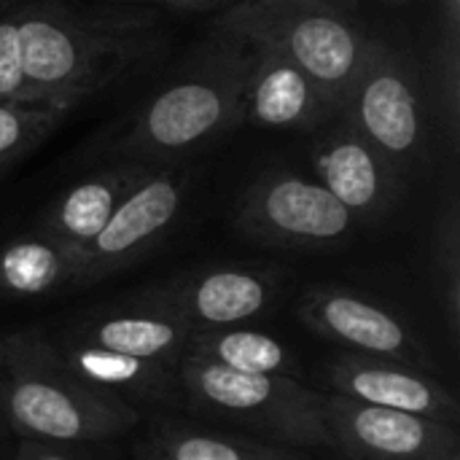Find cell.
<instances>
[{"label": "cell", "instance_id": "6da1fadb", "mask_svg": "<svg viewBox=\"0 0 460 460\" xmlns=\"http://www.w3.org/2000/svg\"><path fill=\"white\" fill-rule=\"evenodd\" d=\"M35 105L70 108L129 67L146 43L148 16H100L40 0L16 16Z\"/></svg>", "mask_w": 460, "mask_h": 460}, {"label": "cell", "instance_id": "7a4b0ae2", "mask_svg": "<svg viewBox=\"0 0 460 460\" xmlns=\"http://www.w3.org/2000/svg\"><path fill=\"white\" fill-rule=\"evenodd\" d=\"M218 27L305 70L334 113L345 108L369 43L361 27L329 0H237Z\"/></svg>", "mask_w": 460, "mask_h": 460}, {"label": "cell", "instance_id": "3957f363", "mask_svg": "<svg viewBox=\"0 0 460 460\" xmlns=\"http://www.w3.org/2000/svg\"><path fill=\"white\" fill-rule=\"evenodd\" d=\"M3 358L11 361L5 412L24 442H102L137 423L124 399L73 377L43 345L13 340Z\"/></svg>", "mask_w": 460, "mask_h": 460}, {"label": "cell", "instance_id": "277c9868", "mask_svg": "<svg viewBox=\"0 0 460 460\" xmlns=\"http://www.w3.org/2000/svg\"><path fill=\"white\" fill-rule=\"evenodd\" d=\"M253 57V51L229 46L159 92L135 119L124 151L156 159L175 156L237 127L245 119Z\"/></svg>", "mask_w": 460, "mask_h": 460}, {"label": "cell", "instance_id": "5b68a950", "mask_svg": "<svg viewBox=\"0 0 460 460\" xmlns=\"http://www.w3.org/2000/svg\"><path fill=\"white\" fill-rule=\"evenodd\" d=\"M178 380L189 404L216 420L248 429L286 447L329 445L323 426V391H313L288 375H245L208 358L183 356Z\"/></svg>", "mask_w": 460, "mask_h": 460}, {"label": "cell", "instance_id": "8992f818", "mask_svg": "<svg viewBox=\"0 0 460 460\" xmlns=\"http://www.w3.org/2000/svg\"><path fill=\"white\" fill-rule=\"evenodd\" d=\"M342 113L402 178L418 170L429 148V119L418 70L402 51L369 38Z\"/></svg>", "mask_w": 460, "mask_h": 460}, {"label": "cell", "instance_id": "52a82bcc", "mask_svg": "<svg viewBox=\"0 0 460 460\" xmlns=\"http://www.w3.org/2000/svg\"><path fill=\"white\" fill-rule=\"evenodd\" d=\"M237 232L278 248H334L345 243L356 218L315 181L267 172L248 186L237 205Z\"/></svg>", "mask_w": 460, "mask_h": 460}, {"label": "cell", "instance_id": "ba28073f", "mask_svg": "<svg viewBox=\"0 0 460 460\" xmlns=\"http://www.w3.org/2000/svg\"><path fill=\"white\" fill-rule=\"evenodd\" d=\"M329 445L353 460H442L460 453L456 426L420 415L364 404L323 391Z\"/></svg>", "mask_w": 460, "mask_h": 460}, {"label": "cell", "instance_id": "9c48e42d", "mask_svg": "<svg viewBox=\"0 0 460 460\" xmlns=\"http://www.w3.org/2000/svg\"><path fill=\"white\" fill-rule=\"evenodd\" d=\"M186 197V181L175 172H151L113 210L102 232L84 248L75 288L97 283L143 256L175 221Z\"/></svg>", "mask_w": 460, "mask_h": 460}, {"label": "cell", "instance_id": "30bf717a", "mask_svg": "<svg viewBox=\"0 0 460 460\" xmlns=\"http://www.w3.org/2000/svg\"><path fill=\"white\" fill-rule=\"evenodd\" d=\"M299 318L310 332L342 345L353 356L399 361L426 372L431 367L429 353L399 318L356 294L310 288L299 299Z\"/></svg>", "mask_w": 460, "mask_h": 460}, {"label": "cell", "instance_id": "8fae6325", "mask_svg": "<svg viewBox=\"0 0 460 460\" xmlns=\"http://www.w3.org/2000/svg\"><path fill=\"white\" fill-rule=\"evenodd\" d=\"M321 380L332 388L329 394H340L385 410L420 415L458 429V399L426 369L345 353L323 367Z\"/></svg>", "mask_w": 460, "mask_h": 460}, {"label": "cell", "instance_id": "7c38bea8", "mask_svg": "<svg viewBox=\"0 0 460 460\" xmlns=\"http://www.w3.org/2000/svg\"><path fill=\"white\" fill-rule=\"evenodd\" d=\"M275 291V283L261 272L224 267L170 280L148 291V296L175 313L191 334H197L232 329L261 315Z\"/></svg>", "mask_w": 460, "mask_h": 460}, {"label": "cell", "instance_id": "4fadbf2b", "mask_svg": "<svg viewBox=\"0 0 460 460\" xmlns=\"http://www.w3.org/2000/svg\"><path fill=\"white\" fill-rule=\"evenodd\" d=\"M315 170L321 186L356 221L383 216L402 191V175L348 121L318 146Z\"/></svg>", "mask_w": 460, "mask_h": 460}, {"label": "cell", "instance_id": "5bb4252c", "mask_svg": "<svg viewBox=\"0 0 460 460\" xmlns=\"http://www.w3.org/2000/svg\"><path fill=\"white\" fill-rule=\"evenodd\" d=\"M62 337L108 353L178 369L191 340V329L175 313H170L164 305L146 294L132 307H116L86 315L84 321L73 323L70 332H65Z\"/></svg>", "mask_w": 460, "mask_h": 460}, {"label": "cell", "instance_id": "9a60e30c", "mask_svg": "<svg viewBox=\"0 0 460 460\" xmlns=\"http://www.w3.org/2000/svg\"><path fill=\"white\" fill-rule=\"evenodd\" d=\"M253 54L245 116H251L259 127L313 129L334 113L305 70L264 49H256Z\"/></svg>", "mask_w": 460, "mask_h": 460}, {"label": "cell", "instance_id": "2e32d148", "mask_svg": "<svg viewBox=\"0 0 460 460\" xmlns=\"http://www.w3.org/2000/svg\"><path fill=\"white\" fill-rule=\"evenodd\" d=\"M151 172L140 164L116 167L108 172H100L94 178H86L75 183L43 218V237H51L57 243L86 248L102 226L111 221L113 210L121 205V199Z\"/></svg>", "mask_w": 460, "mask_h": 460}, {"label": "cell", "instance_id": "e0dca14e", "mask_svg": "<svg viewBox=\"0 0 460 460\" xmlns=\"http://www.w3.org/2000/svg\"><path fill=\"white\" fill-rule=\"evenodd\" d=\"M51 356L78 380H84L86 385L113 394L121 399V394H132V396H146V399H162L172 380L178 377V369L162 367V364H151V361H140V358H129V356H119V353H108L75 340L62 337L57 348H49Z\"/></svg>", "mask_w": 460, "mask_h": 460}, {"label": "cell", "instance_id": "ac0fdd59", "mask_svg": "<svg viewBox=\"0 0 460 460\" xmlns=\"http://www.w3.org/2000/svg\"><path fill=\"white\" fill-rule=\"evenodd\" d=\"M84 267V251L51 237H24L0 251V288L13 296H38L73 286Z\"/></svg>", "mask_w": 460, "mask_h": 460}, {"label": "cell", "instance_id": "d6986e66", "mask_svg": "<svg viewBox=\"0 0 460 460\" xmlns=\"http://www.w3.org/2000/svg\"><path fill=\"white\" fill-rule=\"evenodd\" d=\"M183 356L208 358L245 375H283L291 361L288 350L275 337L243 326L197 332L191 334Z\"/></svg>", "mask_w": 460, "mask_h": 460}, {"label": "cell", "instance_id": "ffe728a7", "mask_svg": "<svg viewBox=\"0 0 460 460\" xmlns=\"http://www.w3.org/2000/svg\"><path fill=\"white\" fill-rule=\"evenodd\" d=\"M148 460H307L296 447L253 442L229 434H205V431H167L148 442Z\"/></svg>", "mask_w": 460, "mask_h": 460}, {"label": "cell", "instance_id": "44dd1931", "mask_svg": "<svg viewBox=\"0 0 460 460\" xmlns=\"http://www.w3.org/2000/svg\"><path fill=\"white\" fill-rule=\"evenodd\" d=\"M67 108L0 102V162L13 159L40 143L65 116Z\"/></svg>", "mask_w": 460, "mask_h": 460}, {"label": "cell", "instance_id": "7402d4cb", "mask_svg": "<svg viewBox=\"0 0 460 460\" xmlns=\"http://www.w3.org/2000/svg\"><path fill=\"white\" fill-rule=\"evenodd\" d=\"M0 102H32V89L24 73V54L16 19L0 22Z\"/></svg>", "mask_w": 460, "mask_h": 460}, {"label": "cell", "instance_id": "603a6c76", "mask_svg": "<svg viewBox=\"0 0 460 460\" xmlns=\"http://www.w3.org/2000/svg\"><path fill=\"white\" fill-rule=\"evenodd\" d=\"M16 460H73L70 456L54 450L51 445H43V442H24L22 450H19V458Z\"/></svg>", "mask_w": 460, "mask_h": 460}, {"label": "cell", "instance_id": "cb8c5ba5", "mask_svg": "<svg viewBox=\"0 0 460 460\" xmlns=\"http://www.w3.org/2000/svg\"><path fill=\"white\" fill-rule=\"evenodd\" d=\"M172 8H189V11H208V8H218L229 0H164Z\"/></svg>", "mask_w": 460, "mask_h": 460}, {"label": "cell", "instance_id": "d4e9b609", "mask_svg": "<svg viewBox=\"0 0 460 460\" xmlns=\"http://www.w3.org/2000/svg\"><path fill=\"white\" fill-rule=\"evenodd\" d=\"M445 16H447V27H450L453 43H456L460 24V0H445Z\"/></svg>", "mask_w": 460, "mask_h": 460}, {"label": "cell", "instance_id": "484cf974", "mask_svg": "<svg viewBox=\"0 0 460 460\" xmlns=\"http://www.w3.org/2000/svg\"><path fill=\"white\" fill-rule=\"evenodd\" d=\"M380 3H385V5H407L412 0H380Z\"/></svg>", "mask_w": 460, "mask_h": 460}, {"label": "cell", "instance_id": "4316f807", "mask_svg": "<svg viewBox=\"0 0 460 460\" xmlns=\"http://www.w3.org/2000/svg\"><path fill=\"white\" fill-rule=\"evenodd\" d=\"M329 3H334V5H356L358 0H329Z\"/></svg>", "mask_w": 460, "mask_h": 460}, {"label": "cell", "instance_id": "83f0119b", "mask_svg": "<svg viewBox=\"0 0 460 460\" xmlns=\"http://www.w3.org/2000/svg\"><path fill=\"white\" fill-rule=\"evenodd\" d=\"M442 460H460V453H453V456H447V458Z\"/></svg>", "mask_w": 460, "mask_h": 460}, {"label": "cell", "instance_id": "f1b7e54d", "mask_svg": "<svg viewBox=\"0 0 460 460\" xmlns=\"http://www.w3.org/2000/svg\"><path fill=\"white\" fill-rule=\"evenodd\" d=\"M124 3H143V0H124Z\"/></svg>", "mask_w": 460, "mask_h": 460}, {"label": "cell", "instance_id": "f546056e", "mask_svg": "<svg viewBox=\"0 0 460 460\" xmlns=\"http://www.w3.org/2000/svg\"><path fill=\"white\" fill-rule=\"evenodd\" d=\"M0 361H3V345H0Z\"/></svg>", "mask_w": 460, "mask_h": 460}, {"label": "cell", "instance_id": "4dcf8cb0", "mask_svg": "<svg viewBox=\"0 0 460 460\" xmlns=\"http://www.w3.org/2000/svg\"><path fill=\"white\" fill-rule=\"evenodd\" d=\"M3 3H5V0H0V5H3Z\"/></svg>", "mask_w": 460, "mask_h": 460}]
</instances>
